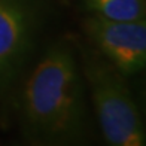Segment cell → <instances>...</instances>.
I'll use <instances>...</instances> for the list:
<instances>
[{"mask_svg": "<svg viewBox=\"0 0 146 146\" xmlns=\"http://www.w3.org/2000/svg\"><path fill=\"white\" fill-rule=\"evenodd\" d=\"M24 110L31 128L46 140H67L82 127V84L75 57L55 46L31 72L24 90Z\"/></svg>", "mask_w": 146, "mask_h": 146, "instance_id": "6da1fadb", "label": "cell"}, {"mask_svg": "<svg viewBox=\"0 0 146 146\" xmlns=\"http://www.w3.org/2000/svg\"><path fill=\"white\" fill-rule=\"evenodd\" d=\"M84 73L104 140L113 146H142L145 128L122 73L98 55H88Z\"/></svg>", "mask_w": 146, "mask_h": 146, "instance_id": "7a4b0ae2", "label": "cell"}, {"mask_svg": "<svg viewBox=\"0 0 146 146\" xmlns=\"http://www.w3.org/2000/svg\"><path fill=\"white\" fill-rule=\"evenodd\" d=\"M85 31L102 55L122 75L146 67V18L110 21L98 15L85 19Z\"/></svg>", "mask_w": 146, "mask_h": 146, "instance_id": "3957f363", "label": "cell"}, {"mask_svg": "<svg viewBox=\"0 0 146 146\" xmlns=\"http://www.w3.org/2000/svg\"><path fill=\"white\" fill-rule=\"evenodd\" d=\"M24 37V18L17 6L0 0V66L17 54Z\"/></svg>", "mask_w": 146, "mask_h": 146, "instance_id": "277c9868", "label": "cell"}, {"mask_svg": "<svg viewBox=\"0 0 146 146\" xmlns=\"http://www.w3.org/2000/svg\"><path fill=\"white\" fill-rule=\"evenodd\" d=\"M94 15L110 21H136L146 18V0H85Z\"/></svg>", "mask_w": 146, "mask_h": 146, "instance_id": "5b68a950", "label": "cell"}]
</instances>
